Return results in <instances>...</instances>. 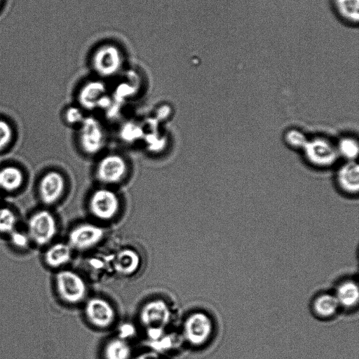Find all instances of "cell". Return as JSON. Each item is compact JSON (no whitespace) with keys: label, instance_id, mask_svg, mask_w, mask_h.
I'll return each instance as SVG.
<instances>
[{"label":"cell","instance_id":"1","mask_svg":"<svg viewBox=\"0 0 359 359\" xmlns=\"http://www.w3.org/2000/svg\"><path fill=\"white\" fill-rule=\"evenodd\" d=\"M120 208V197L111 187L102 185L95 189L89 195L88 211L99 220L113 219L118 215Z\"/></svg>","mask_w":359,"mask_h":359},{"label":"cell","instance_id":"2","mask_svg":"<svg viewBox=\"0 0 359 359\" xmlns=\"http://www.w3.org/2000/svg\"><path fill=\"white\" fill-rule=\"evenodd\" d=\"M129 164L127 159L118 153L103 155L97 162L95 175L103 186L113 187L123 182L128 177Z\"/></svg>","mask_w":359,"mask_h":359},{"label":"cell","instance_id":"3","mask_svg":"<svg viewBox=\"0 0 359 359\" xmlns=\"http://www.w3.org/2000/svg\"><path fill=\"white\" fill-rule=\"evenodd\" d=\"M78 126L77 140L81 151L87 156L100 153L106 144V133L100 121L93 116H85Z\"/></svg>","mask_w":359,"mask_h":359},{"label":"cell","instance_id":"4","mask_svg":"<svg viewBox=\"0 0 359 359\" xmlns=\"http://www.w3.org/2000/svg\"><path fill=\"white\" fill-rule=\"evenodd\" d=\"M183 330L185 339L189 344L201 346L211 339L214 332V323L208 313L196 311L187 317Z\"/></svg>","mask_w":359,"mask_h":359},{"label":"cell","instance_id":"5","mask_svg":"<svg viewBox=\"0 0 359 359\" xmlns=\"http://www.w3.org/2000/svg\"><path fill=\"white\" fill-rule=\"evenodd\" d=\"M55 285L60 298L67 303H79L86 296L87 287L84 280L73 271H59L55 276Z\"/></svg>","mask_w":359,"mask_h":359},{"label":"cell","instance_id":"6","mask_svg":"<svg viewBox=\"0 0 359 359\" xmlns=\"http://www.w3.org/2000/svg\"><path fill=\"white\" fill-rule=\"evenodd\" d=\"M57 232V224L53 215L46 210L33 214L28 221L29 237L36 244L49 243Z\"/></svg>","mask_w":359,"mask_h":359},{"label":"cell","instance_id":"7","mask_svg":"<svg viewBox=\"0 0 359 359\" xmlns=\"http://www.w3.org/2000/svg\"><path fill=\"white\" fill-rule=\"evenodd\" d=\"M104 236V230L93 223L84 222L74 227L68 236L69 245L78 250L90 249L99 243Z\"/></svg>","mask_w":359,"mask_h":359},{"label":"cell","instance_id":"8","mask_svg":"<svg viewBox=\"0 0 359 359\" xmlns=\"http://www.w3.org/2000/svg\"><path fill=\"white\" fill-rule=\"evenodd\" d=\"M84 313L92 325L100 329L111 326L116 317L111 304L107 300L98 297H92L86 302Z\"/></svg>","mask_w":359,"mask_h":359},{"label":"cell","instance_id":"9","mask_svg":"<svg viewBox=\"0 0 359 359\" xmlns=\"http://www.w3.org/2000/svg\"><path fill=\"white\" fill-rule=\"evenodd\" d=\"M170 319V309L166 302L161 299L147 302L140 312L141 323L149 330L163 328Z\"/></svg>","mask_w":359,"mask_h":359},{"label":"cell","instance_id":"10","mask_svg":"<svg viewBox=\"0 0 359 359\" xmlns=\"http://www.w3.org/2000/svg\"><path fill=\"white\" fill-rule=\"evenodd\" d=\"M93 67L102 76H111L117 74L123 64L120 50L111 45L104 46L97 50L93 60Z\"/></svg>","mask_w":359,"mask_h":359},{"label":"cell","instance_id":"11","mask_svg":"<svg viewBox=\"0 0 359 359\" xmlns=\"http://www.w3.org/2000/svg\"><path fill=\"white\" fill-rule=\"evenodd\" d=\"M107 95V87L100 81H90L80 88L77 100L79 107L83 110L92 111L105 107L109 102Z\"/></svg>","mask_w":359,"mask_h":359},{"label":"cell","instance_id":"12","mask_svg":"<svg viewBox=\"0 0 359 359\" xmlns=\"http://www.w3.org/2000/svg\"><path fill=\"white\" fill-rule=\"evenodd\" d=\"M66 189L64 176L57 171H50L41 178L39 193L41 200L46 205H51L61 198Z\"/></svg>","mask_w":359,"mask_h":359},{"label":"cell","instance_id":"13","mask_svg":"<svg viewBox=\"0 0 359 359\" xmlns=\"http://www.w3.org/2000/svg\"><path fill=\"white\" fill-rule=\"evenodd\" d=\"M304 149L308 159L317 165H332L337 158L336 148L330 142L323 138H316L307 142Z\"/></svg>","mask_w":359,"mask_h":359},{"label":"cell","instance_id":"14","mask_svg":"<svg viewBox=\"0 0 359 359\" xmlns=\"http://www.w3.org/2000/svg\"><path fill=\"white\" fill-rule=\"evenodd\" d=\"M333 294L341 310L351 311L357 308L359 291L357 283L352 278H346L339 282Z\"/></svg>","mask_w":359,"mask_h":359},{"label":"cell","instance_id":"15","mask_svg":"<svg viewBox=\"0 0 359 359\" xmlns=\"http://www.w3.org/2000/svg\"><path fill=\"white\" fill-rule=\"evenodd\" d=\"M311 310L316 318L328 320L336 316L341 309L333 292H322L312 300Z\"/></svg>","mask_w":359,"mask_h":359},{"label":"cell","instance_id":"16","mask_svg":"<svg viewBox=\"0 0 359 359\" xmlns=\"http://www.w3.org/2000/svg\"><path fill=\"white\" fill-rule=\"evenodd\" d=\"M139 254L131 248H124L118 252L114 261L116 271L123 276L134 274L140 266Z\"/></svg>","mask_w":359,"mask_h":359},{"label":"cell","instance_id":"17","mask_svg":"<svg viewBox=\"0 0 359 359\" xmlns=\"http://www.w3.org/2000/svg\"><path fill=\"white\" fill-rule=\"evenodd\" d=\"M340 187L348 193H357L359 187V170L355 163H348L341 168L338 172Z\"/></svg>","mask_w":359,"mask_h":359},{"label":"cell","instance_id":"18","mask_svg":"<svg viewBox=\"0 0 359 359\" xmlns=\"http://www.w3.org/2000/svg\"><path fill=\"white\" fill-rule=\"evenodd\" d=\"M72 257V248L65 243L51 245L45 253V261L51 267L57 268L67 264Z\"/></svg>","mask_w":359,"mask_h":359},{"label":"cell","instance_id":"19","mask_svg":"<svg viewBox=\"0 0 359 359\" xmlns=\"http://www.w3.org/2000/svg\"><path fill=\"white\" fill-rule=\"evenodd\" d=\"M23 182L22 171L17 167L9 165L0 169V189L5 191H14Z\"/></svg>","mask_w":359,"mask_h":359},{"label":"cell","instance_id":"20","mask_svg":"<svg viewBox=\"0 0 359 359\" xmlns=\"http://www.w3.org/2000/svg\"><path fill=\"white\" fill-rule=\"evenodd\" d=\"M131 354L130 346L123 339L109 340L103 349L104 359H131Z\"/></svg>","mask_w":359,"mask_h":359},{"label":"cell","instance_id":"21","mask_svg":"<svg viewBox=\"0 0 359 359\" xmlns=\"http://www.w3.org/2000/svg\"><path fill=\"white\" fill-rule=\"evenodd\" d=\"M332 6L338 17L349 24L358 22V0H332Z\"/></svg>","mask_w":359,"mask_h":359},{"label":"cell","instance_id":"22","mask_svg":"<svg viewBox=\"0 0 359 359\" xmlns=\"http://www.w3.org/2000/svg\"><path fill=\"white\" fill-rule=\"evenodd\" d=\"M17 219L14 212L8 208H0V232L11 233L14 231Z\"/></svg>","mask_w":359,"mask_h":359},{"label":"cell","instance_id":"23","mask_svg":"<svg viewBox=\"0 0 359 359\" xmlns=\"http://www.w3.org/2000/svg\"><path fill=\"white\" fill-rule=\"evenodd\" d=\"M340 152L348 158H354L358 152V145L355 140L351 138H344L339 145Z\"/></svg>","mask_w":359,"mask_h":359},{"label":"cell","instance_id":"24","mask_svg":"<svg viewBox=\"0 0 359 359\" xmlns=\"http://www.w3.org/2000/svg\"><path fill=\"white\" fill-rule=\"evenodd\" d=\"M83 109L79 106H71L66 109L65 112V119L69 125L79 126L85 116L83 113Z\"/></svg>","mask_w":359,"mask_h":359},{"label":"cell","instance_id":"25","mask_svg":"<svg viewBox=\"0 0 359 359\" xmlns=\"http://www.w3.org/2000/svg\"><path fill=\"white\" fill-rule=\"evenodd\" d=\"M13 132L9 124L0 119V150L4 149L12 139Z\"/></svg>","mask_w":359,"mask_h":359},{"label":"cell","instance_id":"26","mask_svg":"<svg viewBox=\"0 0 359 359\" xmlns=\"http://www.w3.org/2000/svg\"><path fill=\"white\" fill-rule=\"evenodd\" d=\"M286 140L288 144L294 147H304L307 142L305 136L298 130H292L286 135Z\"/></svg>","mask_w":359,"mask_h":359},{"label":"cell","instance_id":"27","mask_svg":"<svg viewBox=\"0 0 359 359\" xmlns=\"http://www.w3.org/2000/svg\"><path fill=\"white\" fill-rule=\"evenodd\" d=\"M29 240V237L21 231H13L11 233V241L18 248H23L27 247Z\"/></svg>","mask_w":359,"mask_h":359},{"label":"cell","instance_id":"28","mask_svg":"<svg viewBox=\"0 0 359 359\" xmlns=\"http://www.w3.org/2000/svg\"><path fill=\"white\" fill-rule=\"evenodd\" d=\"M134 359H158L156 356L152 353H144Z\"/></svg>","mask_w":359,"mask_h":359},{"label":"cell","instance_id":"29","mask_svg":"<svg viewBox=\"0 0 359 359\" xmlns=\"http://www.w3.org/2000/svg\"><path fill=\"white\" fill-rule=\"evenodd\" d=\"M1 2H2V0H0V5H1Z\"/></svg>","mask_w":359,"mask_h":359}]
</instances>
